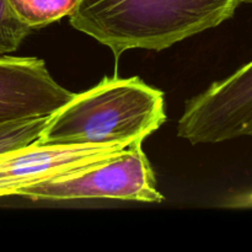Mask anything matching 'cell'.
<instances>
[{
    "label": "cell",
    "mask_w": 252,
    "mask_h": 252,
    "mask_svg": "<svg viewBox=\"0 0 252 252\" xmlns=\"http://www.w3.org/2000/svg\"><path fill=\"white\" fill-rule=\"evenodd\" d=\"M75 94L59 85L36 57H0V123L53 115Z\"/></svg>",
    "instance_id": "cell-6"
},
{
    "label": "cell",
    "mask_w": 252,
    "mask_h": 252,
    "mask_svg": "<svg viewBox=\"0 0 252 252\" xmlns=\"http://www.w3.org/2000/svg\"><path fill=\"white\" fill-rule=\"evenodd\" d=\"M51 116L0 123V154L26 147L38 139Z\"/></svg>",
    "instance_id": "cell-8"
},
{
    "label": "cell",
    "mask_w": 252,
    "mask_h": 252,
    "mask_svg": "<svg viewBox=\"0 0 252 252\" xmlns=\"http://www.w3.org/2000/svg\"><path fill=\"white\" fill-rule=\"evenodd\" d=\"M240 2L241 4H252V0H240Z\"/></svg>",
    "instance_id": "cell-11"
},
{
    "label": "cell",
    "mask_w": 252,
    "mask_h": 252,
    "mask_svg": "<svg viewBox=\"0 0 252 252\" xmlns=\"http://www.w3.org/2000/svg\"><path fill=\"white\" fill-rule=\"evenodd\" d=\"M240 0H79L71 26L116 59L133 48L161 51L230 19Z\"/></svg>",
    "instance_id": "cell-1"
},
{
    "label": "cell",
    "mask_w": 252,
    "mask_h": 252,
    "mask_svg": "<svg viewBox=\"0 0 252 252\" xmlns=\"http://www.w3.org/2000/svg\"><path fill=\"white\" fill-rule=\"evenodd\" d=\"M31 29L21 21L9 0H0V54L17 51Z\"/></svg>",
    "instance_id": "cell-9"
},
{
    "label": "cell",
    "mask_w": 252,
    "mask_h": 252,
    "mask_svg": "<svg viewBox=\"0 0 252 252\" xmlns=\"http://www.w3.org/2000/svg\"><path fill=\"white\" fill-rule=\"evenodd\" d=\"M140 140L105 161L83 167L16 192L32 201H71L110 198L160 203L164 196Z\"/></svg>",
    "instance_id": "cell-3"
},
{
    "label": "cell",
    "mask_w": 252,
    "mask_h": 252,
    "mask_svg": "<svg viewBox=\"0 0 252 252\" xmlns=\"http://www.w3.org/2000/svg\"><path fill=\"white\" fill-rule=\"evenodd\" d=\"M177 135L191 144L252 138V61L187 101Z\"/></svg>",
    "instance_id": "cell-4"
},
{
    "label": "cell",
    "mask_w": 252,
    "mask_h": 252,
    "mask_svg": "<svg viewBox=\"0 0 252 252\" xmlns=\"http://www.w3.org/2000/svg\"><path fill=\"white\" fill-rule=\"evenodd\" d=\"M165 122L161 90L138 76L103 78L51 115L36 142L57 145L144 142Z\"/></svg>",
    "instance_id": "cell-2"
},
{
    "label": "cell",
    "mask_w": 252,
    "mask_h": 252,
    "mask_svg": "<svg viewBox=\"0 0 252 252\" xmlns=\"http://www.w3.org/2000/svg\"><path fill=\"white\" fill-rule=\"evenodd\" d=\"M17 16L31 30L42 29L69 16L79 0H9Z\"/></svg>",
    "instance_id": "cell-7"
},
{
    "label": "cell",
    "mask_w": 252,
    "mask_h": 252,
    "mask_svg": "<svg viewBox=\"0 0 252 252\" xmlns=\"http://www.w3.org/2000/svg\"><path fill=\"white\" fill-rule=\"evenodd\" d=\"M134 143V142H133ZM132 143L105 145L38 144L0 154V197L16 196L24 187L91 166L120 154Z\"/></svg>",
    "instance_id": "cell-5"
},
{
    "label": "cell",
    "mask_w": 252,
    "mask_h": 252,
    "mask_svg": "<svg viewBox=\"0 0 252 252\" xmlns=\"http://www.w3.org/2000/svg\"><path fill=\"white\" fill-rule=\"evenodd\" d=\"M225 207L235 209H252V189L233 196L226 202Z\"/></svg>",
    "instance_id": "cell-10"
}]
</instances>
